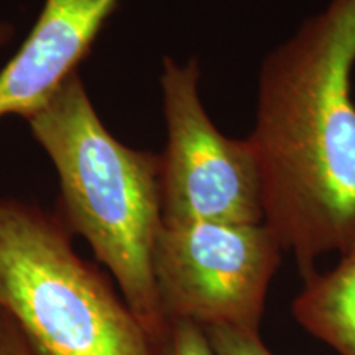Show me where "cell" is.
<instances>
[{"mask_svg":"<svg viewBox=\"0 0 355 355\" xmlns=\"http://www.w3.org/2000/svg\"><path fill=\"white\" fill-rule=\"evenodd\" d=\"M355 0H329L265 56L255 127L263 224L301 278L355 255Z\"/></svg>","mask_w":355,"mask_h":355,"instance_id":"6da1fadb","label":"cell"},{"mask_svg":"<svg viewBox=\"0 0 355 355\" xmlns=\"http://www.w3.org/2000/svg\"><path fill=\"white\" fill-rule=\"evenodd\" d=\"M25 121L56 168L61 220L91 245L135 316L163 345L168 327L153 277L163 224L159 155L115 139L78 71Z\"/></svg>","mask_w":355,"mask_h":355,"instance_id":"7a4b0ae2","label":"cell"},{"mask_svg":"<svg viewBox=\"0 0 355 355\" xmlns=\"http://www.w3.org/2000/svg\"><path fill=\"white\" fill-rule=\"evenodd\" d=\"M61 217L0 198V313L33 355H162L110 278L74 250Z\"/></svg>","mask_w":355,"mask_h":355,"instance_id":"3957f363","label":"cell"},{"mask_svg":"<svg viewBox=\"0 0 355 355\" xmlns=\"http://www.w3.org/2000/svg\"><path fill=\"white\" fill-rule=\"evenodd\" d=\"M283 248L261 224H162L153 277L162 316L209 327L260 331Z\"/></svg>","mask_w":355,"mask_h":355,"instance_id":"277c9868","label":"cell"},{"mask_svg":"<svg viewBox=\"0 0 355 355\" xmlns=\"http://www.w3.org/2000/svg\"><path fill=\"white\" fill-rule=\"evenodd\" d=\"M199 63L165 58L166 148L159 155L163 224H261L259 159L248 139L217 130L199 96Z\"/></svg>","mask_w":355,"mask_h":355,"instance_id":"5b68a950","label":"cell"},{"mask_svg":"<svg viewBox=\"0 0 355 355\" xmlns=\"http://www.w3.org/2000/svg\"><path fill=\"white\" fill-rule=\"evenodd\" d=\"M119 0H44L32 32L0 69V119L26 117L76 73Z\"/></svg>","mask_w":355,"mask_h":355,"instance_id":"8992f818","label":"cell"},{"mask_svg":"<svg viewBox=\"0 0 355 355\" xmlns=\"http://www.w3.org/2000/svg\"><path fill=\"white\" fill-rule=\"evenodd\" d=\"M291 313L306 332L337 355H355V255L304 278Z\"/></svg>","mask_w":355,"mask_h":355,"instance_id":"52a82bcc","label":"cell"},{"mask_svg":"<svg viewBox=\"0 0 355 355\" xmlns=\"http://www.w3.org/2000/svg\"><path fill=\"white\" fill-rule=\"evenodd\" d=\"M214 355H275L266 347L260 331H242L234 327L204 329Z\"/></svg>","mask_w":355,"mask_h":355,"instance_id":"ba28073f","label":"cell"},{"mask_svg":"<svg viewBox=\"0 0 355 355\" xmlns=\"http://www.w3.org/2000/svg\"><path fill=\"white\" fill-rule=\"evenodd\" d=\"M162 355H214V352L201 326L189 321H176L168 324Z\"/></svg>","mask_w":355,"mask_h":355,"instance_id":"9c48e42d","label":"cell"},{"mask_svg":"<svg viewBox=\"0 0 355 355\" xmlns=\"http://www.w3.org/2000/svg\"><path fill=\"white\" fill-rule=\"evenodd\" d=\"M0 355H33L10 318L0 313Z\"/></svg>","mask_w":355,"mask_h":355,"instance_id":"30bf717a","label":"cell"},{"mask_svg":"<svg viewBox=\"0 0 355 355\" xmlns=\"http://www.w3.org/2000/svg\"><path fill=\"white\" fill-rule=\"evenodd\" d=\"M13 37V26L7 21L0 20V46L7 44L10 42V38Z\"/></svg>","mask_w":355,"mask_h":355,"instance_id":"8fae6325","label":"cell"}]
</instances>
